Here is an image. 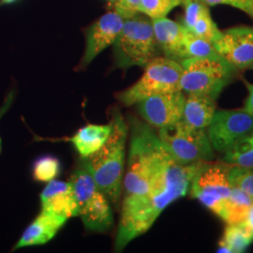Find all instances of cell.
Returning a JSON list of instances; mask_svg holds the SVG:
<instances>
[{
    "mask_svg": "<svg viewBox=\"0 0 253 253\" xmlns=\"http://www.w3.org/2000/svg\"><path fill=\"white\" fill-rule=\"evenodd\" d=\"M202 163L183 165L166 153L147 192L123 200L116 252L123 251L132 240L145 234L165 208L188 193L190 181Z\"/></svg>",
    "mask_w": 253,
    "mask_h": 253,
    "instance_id": "6da1fadb",
    "label": "cell"
},
{
    "mask_svg": "<svg viewBox=\"0 0 253 253\" xmlns=\"http://www.w3.org/2000/svg\"><path fill=\"white\" fill-rule=\"evenodd\" d=\"M112 130L98 151L82 159V165L89 172L101 191L113 204H118L123 190L125 155L128 127L121 112H112Z\"/></svg>",
    "mask_w": 253,
    "mask_h": 253,
    "instance_id": "7a4b0ae2",
    "label": "cell"
},
{
    "mask_svg": "<svg viewBox=\"0 0 253 253\" xmlns=\"http://www.w3.org/2000/svg\"><path fill=\"white\" fill-rule=\"evenodd\" d=\"M129 149L123 179L124 198L141 196L150 183L167 153L153 126L135 118H129Z\"/></svg>",
    "mask_w": 253,
    "mask_h": 253,
    "instance_id": "3957f363",
    "label": "cell"
},
{
    "mask_svg": "<svg viewBox=\"0 0 253 253\" xmlns=\"http://www.w3.org/2000/svg\"><path fill=\"white\" fill-rule=\"evenodd\" d=\"M114 46L115 65L126 70L130 67H144L159 56L151 19L136 14L125 19L123 27Z\"/></svg>",
    "mask_w": 253,
    "mask_h": 253,
    "instance_id": "277c9868",
    "label": "cell"
},
{
    "mask_svg": "<svg viewBox=\"0 0 253 253\" xmlns=\"http://www.w3.org/2000/svg\"><path fill=\"white\" fill-rule=\"evenodd\" d=\"M180 90L201 94L214 100L232 80L235 69L222 57H192L180 61Z\"/></svg>",
    "mask_w": 253,
    "mask_h": 253,
    "instance_id": "5b68a950",
    "label": "cell"
},
{
    "mask_svg": "<svg viewBox=\"0 0 253 253\" xmlns=\"http://www.w3.org/2000/svg\"><path fill=\"white\" fill-rule=\"evenodd\" d=\"M145 68V73L134 84L117 95L123 105H135L155 95L180 90V62L166 56H157Z\"/></svg>",
    "mask_w": 253,
    "mask_h": 253,
    "instance_id": "8992f818",
    "label": "cell"
},
{
    "mask_svg": "<svg viewBox=\"0 0 253 253\" xmlns=\"http://www.w3.org/2000/svg\"><path fill=\"white\" fill-rule=\"evenodd\" d=\"M70 182L78 204L79 217L84 227L92 232L103 233L114 223L112 208L89 172L81 165L72 173Z\"/></svg>",
    "mask_w": 253,
    "mask_h": 253,
    "instance_id": "52a82bcc",
    "label": "cell"
},
{
    "mask_svg": "<svg viewBox=\"0 0 253 253\" xmlns=\"http://www.w3.org/2000/svg\"><path fill=\"white\" fill-rule=\"evenodd\" d=\"M158 137L165 150L179 164L210 162L214 150L206 128H196L182 119L170 126L161 127Z\"/></svg>",
    "mask_w": 253,
    "mask_h": 253,
    "instance_id": "ba28073f",
    "label": "cell"
},
{
    "mask_svg": "<svg viewBox=\"0 0 253 253\" xmlns=\"http://www.w3.org/2000/svg\"><path fill=\"white\" fill-rule=\"evenodd\" d=\"M232 165L204 162L190 181V195L217 217L223 219L226 201L232 191L230 181Z\"/></svg>",
    "mask_w": 253,
    "mask_h": 253,
    "instance_id": "9c48e42d",
    "label": "cell"
},
{
    "mask_svg": "<svg viewBox=\"0 0 253 253\" xmlns=\"http://www.w3.org/2000/svg\"><path fill=\"white\" fill-rule=\"evenodd\" d=\"M208 139L215 152L224 153L253 130V117L243 110L216 111L208 125Z\"/></svg>",
    "mask_w": 253,
    "mask_h": 253,
    "instance_id": "30bf717a",
    "label": "cell"
},
{
    "mask_svg": "<svg viewBox=\"0 0 253 253\" xmlns=\"http://www.w3.org/2000/svg\"><path fill=\"white\" fill-rule=\"evenodd\" d=\"M185 98L186 94L183 91H175L146 98L135 105L147 124L161 128L182 119Z\"/></svg>",
    "mask_w": 253,
    "mask_h": 253,
    "instance_id": "8fae6325",
    "label": "cell"
},
{
    "mask_svg": "<svg viewBox=\"0 0 253 253\" xmlns=\"http://www.w3.org/2000/svg\"><path fill=\"white\" fill-rule=\"evenodd\" d=\"M218 54L235 70L251 68L253 64V27H235L221 31L214 42Z\"/></svg>",
    "mask_w": 253,
    "mask_h": 253,
    "instance_id": "7c38bea8",
    "label": "cell"
},
{
    "mask_svg": "<svg viewBox=\"0 0 253 253\" xmlns=\"http://www.w3.org/2000/svg\"><path fill=\"white\" fill-rule=\"evenodd\" d=\"M125 19L116 10L110 11L96 21L86 31V44L82 67H86L94 58L113 45L123 27Z\"/></svg>",
    "mask_w": 253,
    "mask_h": 253,
    "instance_id": "4fadbf2b",
    "label": "cell"
},
{
    "mask_svg": "<svg viewBox=\"0 0 253 253\" xmlns=\"http://www.w3.org/2000/svg\"><path fill=\"white\" fill-rule=\"evenodd\" d=\"M42 211L70 218L78 217V204L72 183L53 180L41 193Z\"/></svg>",
    "mask_w": 253,
    "mask_h": 253,
    "instance_id": "5bb4252c",
    "label": "cell"
},
{
    "mask_svg": "<svg viewBox=\"0 0 253 253\" xmlns=\"http://www.w3.org/2000/svg\"><path fill=\"white\" fill-rule=\"evenodd\" d=\"M67 220L68 218L66 217L41 211L24 231L18 242L12 248V251L48 243L65 225Z\"/></svg>",
    "mask_w": 253,
    "mask_h": 253,
    "instance_id": "9a60e30c",
    "label": "cell"
},
{
    "mask_svg": "<svg viewBox=\"0 0 253 253\" xmlns=\"http://www.w3.org/2000/svg\"><path fill=\"white\" fill-rule=\"evenodd\" d=\"M183 6L185 13L181 24L194 35L214 44L221 30L211 17L208 5L201 0H185Z\"/></svg>",
    "mask_w": 253,
    "mask_h": 253,
    "instance_id": "2e32d148",
    "label": "cell"
},
{
    "mask_svg": "<svg viewBox=\"0 0 253 253\" xmlns=\"http://www.w3.org/2000/svg\"><path fill=\"white\" fill-rule=\"evenodd\" d=\"M151 22L157 43L164 56L178 62L185 59L183 25L167 17L151 19Z\"/></svg>",
    "mask_w": 253,
    "mask_h": 253,
    "instance_id": "e0dca14e",
    "label": "cell"
},
{
    "mask_svg": "<svg viewBox=\"0 0 253 253\" xmlns=\"http://www.w3.org/2000/svg\"><path fill=\"white\" fill-rule=\"evenodd\" d=\"M216 100L201 94L186 95L182 120L196 128H207L214 117Z\"/></svg>",
    "mask_w": 253,
    "mask_h": 253,
    "instance_id": "ac0fdd59",
    "label": "cell"
},
{
    "mask_svg": "<svg viewBox=\"0 0 253 253\" xmlns=\"http://www.w3.org/2000/svg\"><path fill=\"white\" fill-rule=\"evenodd\" d=\"M111 130V122L106 125L88 124L79 128L74 135L66 140L73 144L83 159L98 151L108 139Z\"/></svg>",
    "mask_w": 253,
    "mask_h": 253,
    "instance_id": "d6986e66",
    "label": "cell"
},
{
    "mask_svg": "<svg viewBox=\"0 0 253 253\" xmlns=\"http://www.w3.org/2000/svg\"><path fill=\"white\" fill-rule=\"evenodd\" d=\"M253 242V237L249 235L240 223L227 224L221 239L218 242L217 253H241Z\"/></svg>",
    "mask_w": 253,
    "mask_h": 253,
    "instance_id": "ffe728a7",
    "label": "cell"
},
{
    "mask_svg": "<svg viewBox=\"0 0 253 253\" xmlns=\"http://www.w3.org/2000/svg\"><path fill=\"white\" fill-rule=\"evenodd\" d=\"M253 205V198L239 188L233 186L225 205L223 219L227 224H236L244 220L250 208Z\"/></svg>",
    "mask_w": 253,
    "mask_h": 253,
    "instance_id": "44dd1931",
    "label": "cell"
},
{
    "mask_svg": "<svg viewBox=\"0 0 253 253\" xmlns=\"http://www.w3.org/2000/svg\"><path fill=\"white\" fill-rule=\"evenodd\" d=\"M222 162L232 166L253 168V130L224 152Z\"/></svg>",
    "mask_w": 253,
    "mask_h": 253,
    "instance_id": "7402d4cb",
    "label": "cell"
},
{
    "mask_svg": "<svg viewBox=\"0 0 253 253\" xmlns=\"http://www.w3.org/2000/svg\"><path fill=\"white\" fill-rule=\"evenodd\" d=\"M184 27V26H183ZM184 52L185 58L192 57H221L213 43L205 39L194 35L184 27Z\"/></svg>",
    "mask_w": 253,
    "mask_h": 253,
    "instance_id": "603a6c76",
    "label": "cell"
},
{
    "mask_svg": "<svg viewBox=\"0 0 253 253\" xmlns=\"http://www.w3.org/2000/svg\"><path fill=\"white\" fill-rule=\"evenodd\" d=\"M61 165L57 158L43 156L38 159L33 165V178L37 182L49 183L60 173Z\"/></svg>",
    "mask_w": 253,
    "mask_h": 253,
    "instance_id": "cb8c5ba5",
    "label": "cell"
},
{
    "mask_svg": "<svg viewBox=\"0 0 253 253\" xmlns=\"http://www.w3.org/2000/svg\"><path fill=\"white\" fill-rule=\"evenodd\" d=\"M184 0H141L139 12L150 19L166 17L169 12L183 5Z\"/></svg>",
    "mask_w": 253,
    "mask_h": 253,
    "instance_id": "d4e9b609",
    "label": "cell"
},
{
    "mask_svg": "<svg viewBox=\"0 0 253 253\" xmlns=\"http://www.w3.org/2000/svg\"><path fill=\"white\" fill-rule=\"evenodd\" d=\"M230 181L253 198V168L233 166L230 172Z\"/></svg>",
    "mask_w": 253,
    "mask_h": 253,
    "instance_id": "484cf974",
    "label": "cell"
},
{
    "mask_svg": "<svg viewBox=\"0 0 253 253\" xmlns=\"http://www.w3.org/2000/svg\"><path fill=\"white\" fill-rule=\"evenodd\" d=\"M141 0H116L115 10L124 19L130 18L139 12Z\"/></svg>",
    "mask_w": 253,
    "mask_h": 253,
    "instance_id": "4316f807",
    "label": "cell"
},
{
    "mask_svg": "<svg viewBox=\"0 0 253 253\" xmlns=\"http://www.w3.org/2000/svg\"><path fill=\"white\" fill-rule=\"evenodd\" d=\"M205 4H207L208 7L215 6V5H219V4H224V5H229L232 6L236 9H243L253 1V0H201Z\"/></svg>",
    "mask_w": 253,
    "mask_h": 253,
    "instance_id": "83f0119b",
    "label": "cell"
},
{
    "mask_svg": "<svg viewBox=\"0 0 253 253\" xmlns=\"http://www.w3.org/2000/svg\"><path fill=\"white\" fill-rule=\"evenodd\" d=\"M240 224L244 227L245 230L249 233V235L253 237V205L249 209L244 220L240 222Z\"/></svg>",
    "mask_w": 253,
    "mask_h": 253,
    "instance_id": "f1b7e54d",
    "label": "cell"
},
{
    "mask_svg": "<svg viewBox=\"0 0 253 253\" xmlns=\"http://www.w3.org/2000/svg\"><path fill=\"white\" fill-rule=\"evenodd\" d=\"M246 85H247L248 90H249V95H248L247 100H246V102H245L243 111H245L246 113L250 114L251 116L253 117V84L246 83Z\"/></svg>",
    "mask_w": 253,
    "mask_h": 253,
    "instance_id": "f546056e",
    "label": "cell"
},
{
    "mask_svg": "<svg viewBox=\"0 0 253 253\" xmlns=\"http://www.w3.org/2000/svg\"><path fill=\"white\" fill-rule=\"evenodd\" d=\"M13 100H14V92L11 91L6 97L3 104L0 106V120H1V118H3V116L9 111V109L10 108V106L13 102ZM1 145H2V143H1V138H0V152H1Z\"/></svg>",
    "mask_w": 253,
    "mask_h": 253,
    "instance_id": "4dcf8cb0",
    "label": "cell"
},
{
    "mask_svg": "<svg viewBox=\"0 0 253 253\" xmlns=\"http://www.w3.org/2000/svg\"><path fill=\"white\" fill-rule=\"evenodd\" d=\"M243 11L253 19V0L243 9Z\"/></svg>",
    "mask_w": 253,
    "mask_h": 253,
    "instance_id": "1f68e13d",
    "label": "cell"
},
{
    "mask_svg": "<svg viewBox=\"0 0 253 253\" xmlns=\"http://www.w3.org/2000/svg\"><path fill=\"white\" fill-rule=\"evenodd\" d=\"M17 0H0V7L3 5H8V4H12Z\"/></svg>",
    "mask_w": 253,
    "mask_h": 253,
    "instance_id": "d6a6232c",
    "label": "cell"
},
{
    "mask_svg": "<svg viewBox=\"0 0 253 253\" xmlns=\"http://www.w3.org/2000/svg\"><path fill=\"white\" fill-rule=\"evenodd\" d=\"M109 1H111V2H114V1H116V0H109Z\"/></svg>",
    "mask_w": 253,
    "mask_h": 253,
    "instance_id": "836d02e7",
    "label": "cell"
},
{
    "mask_svg": "<svg viewBox=\"0 0 253 253\" xmlns=\"http://www.w3.org/2000/svg\"><path fill=\"white\" fill-rule=\"evenodd\" d=\"M251 69H253V65H252V67H251Z\"/></svg>",
    "mask_w": 253,
    "mask_h": 253,
    "instance_id": "e575fe53",
    "label": "cell"
},
{
    "mask_svg": "<svg viewBox=\"0 0 253 253\" xmlns=\"http://www.w3.org/2000/svg\"><path fill=\"white\" fill-rule=\"evenodd\" d=\"M184 1H185V0H184Z\"/></svg>",
    "mask_w": 253,
    "mask_h": 253,
    "instance_id": "d590c367",
    "label": "cell"
}]
</instances>
